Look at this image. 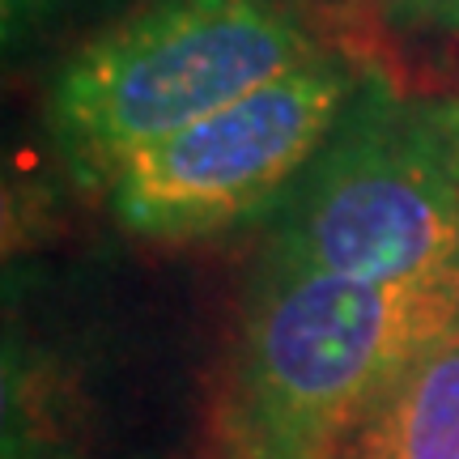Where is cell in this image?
Returning <instances> with one entry per match:
<instances>
[{"label":"cell","mask_w":459,"mask_h":459,"mask_svg":"<svg viewBox=\"0 0 459 459\" xmlns=\"http://www.w3.org/2000/svg\"><path fill=\"white\" fill-rule=\"evenodd\" d=\"M361 77V68L324 48L192 128L132 153L102 187L115 226L145 243H200L268 217L328 145Z\"/></svg>","instance_id":"cell-4"},{"label":"cell","mask_w":459,"mask_h":459,"mask_svg":"<svg viewBox=\"0 0 459 459\" xmlns=\"http://www.w3.org/2000/svg\"><path fill=\"white\" fill-rule=\"evenodd\" d=\"M387 22L417 34L459 39V0H387Z\"/></svg>","instance_id":"cell-6"},{"label":"cell","mask_w":459,"mask_h":459,"mask_svg":"<svg viewBox=\"0 0 459 459\" xmlns=\"http://www.w3.org/2000/svg\"><path fill=\"white\" fill-rule=\"evenodd\" d=\"M4 459H34V455H17L13 446H9V451H4Z\"/></svg>","instance_id":"cell-8"},{"label":"cell","mask_w":459,"mask_h":459,"mask_svg":"<svg viewBox=\"0 0 459 459\" xmlns=\"http://www.w3.org/2000/svg\"><path fill=\"white\" fill-rule=\"evenodd\" d=\"M260 251L375 285L459 273V99L366 73Z\"/></svg>","instance_id":"cell-3"},{"label":"cell","mask_w":459,"mask_h":459,"mask_svg":"<svg viewBox=\"0 0 459 459\" xmlns=\"http://www.w3.org/2000/svg\"><path fill=\"white\" fill-rule=\"evenodd\" d=\"M341 459H459V332L395 378Z\"/></svg>","instance_id":"cell-5"},{"label":"cell","mask_w":459,"mask_h":459,"mask_svg":"<svg viewBox=\"0 0 459 459\" xmlns=\"http://www.w3.org/2000/svg\"><path fill=\"white\" fill-rule=\"evenodd\" d=\"M459 332V273L375 285L255 251L209 459H341L392 383Z\"/></svg>","instance_id":"cell-1"},{"label":"cell","mask_w":459,"mask_h":459,"mask_svg":"<svg viewBox=\"0 0 459 459\" xmlns=\"http://www.w3.org/2000/svg\"><path fill=\"white\" fill-rule=\"evenodd\" d=\"M65 0H0V26H4V48L22 43L26 34L43 22L48 13H56Z\"/></svg>","instance_id":"cell-7"},{"label":"cell","mask_w":459,"mask_h":459,"mask_svg":"<svg viewBox=\"0 0 459 459\" xmlns=\"http://www.w3.org/2000/svg\"><path fill=\"white\" fill-rule=\"evenodd\" d=\"M319 51L311 26L285 0H149L56 73L51 141L73 179L107 187L132 153Z\"/></svg>","instance_id":"cell-2"}]
</instances>
